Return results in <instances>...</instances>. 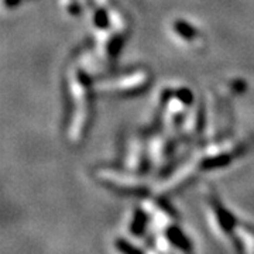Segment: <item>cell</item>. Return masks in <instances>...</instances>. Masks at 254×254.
I'll return each mask as SVG.
<instances>
[{"label": "cell", "instance_id": "obj_1", "mask_svg": "<svg viewBox=\"0 0 254 254\" xmlns=\"http://www.w3.org/2000/svg\"><path fill=\"white\" fill-rule=\"evenodd\" d=\"M69 89L73 100L69 137L73 143H78L86 134L92 115L91 88L88 85V78L79 68H75L69 75Z\"/></svg>", "mask_w": 254, "mask_h": 254}, {"label": "cell", "instance_id": "obj_2", "mask_svg": "<svg viewBox=\"0 0 254 254\" xmlns=\"http://www.w3.org/2000/svg\"><path fill=\"white\" fill-rule=\"evenodd\" d=\"M150 81H151V76L148 71L137 69L134 72L119 76L115 81L106 82L103 89L106 92H115L120 95H134V93L144 91Z\"/></svg>", "mask_w": 254, "mask_h": 254}, {"label": "cell", "instance_id": "obj_3", "mask_svg": "<svg viewBox=\"0 0 254 254\" xmlns=\"http://www.w3.org/2000/svg\"><path fill=\"white\" fill-rule=\"evenodd\" d=\"M210 206L213 210V215L216 218L218 222L219 229L225 233V235H233L235 229L237 225V219L233 216L232 212H229V209H226L222 202L216 198V196H212L210 198Z\"/></svg>", "mask_w": 254, "mask_h": 254}, {"label": "cell", "instance_id": "obj_4", "mask_svg": "<svg viewBox=\"0 0 254 254\" xmlns=\"http://www.w3.org/2000/svg\"><path fill=\"white\" fill-rule=\"evenodd\" d=\"M165 239L174 249L180 250L182 253H190L192 252V242L190 237L184 233L181 227L171 225L165 229Z\"/></svg>", "mask_w": 254, "mask_h": 254}, {"label": "cell", "instance_id": "obj_5", "mask_svg": "<svg viewBox=\"0 0 254 254\" xmlns=\"http://www.w3.org/2000/svg\"><path fill=\"white\" fill-rule=\"evenodd\" d=\"M147 222H148V216L143 209H136L134 215L130 223V232L134 236H141L144 233L145 227H147Z\"/></svg>", "mask_w": 254, "mask_h": 254}, {"label": "cell", "instance_id": "obj_6", "mask_svg": "<svg viewBox=\"0 0 254 254\" xmlns=\"http://www.w3.org/2000/svg\"><path fill=\"white\" fill-rule=\"evenodd\" d=\"M174 31L177 36L181 37L185 41H193L198 37V31L184 20H177L174 23Z\"/></svg>", "mask_w": 254, "mask_h": 254}, {"label": "cell", "instance_id": "obj_7", "mask_svg": "<svg viewBox=\"0 0 254 254\" xmlns=\"http://www.w3.org/2000/svg\"><path fill=\"white\" fill-rule=\"evenodd\" d=\"M202 123H203V110L202 108H196L190 118L185 120V128L190 133L199 131L202 128Z\"/></svg>", "mask_w": 254, "mask_h": 254}, {"label": "cell", "instance_id": "obj_8", "mask_svg": "<svg viewBox=\"0 0 254 254\" xmlns=\"http://www.w3.org/2000/svg\"><path fill=\"white\" fill-rule=\"evenodd\" d=\"M115 249L120 254H144L137 246L130 243L126 239H122V237H119V239L115 240Z\"/></svg>", "mask_w": 254, "mask_h": 254}]
</instances>
